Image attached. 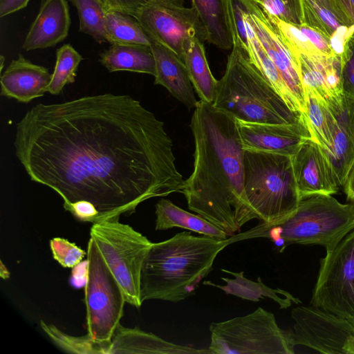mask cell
I'll return each mask as SVG.
<instances>
[{"label": "cell", "instance_id": "obj_1", "mask_svg": "<svg viewBox=\"0 0 354 354\" xmlns=\"http://www.w3.org/2000/svg\"><path fill=\"white\" fill-rule=\"evenodd\" d=\"M14 147L32 181L64 206L92 203L100 222L183 189L164 122L129 95L36 104L17 123Z\"/></svg>", "mask_w": 354, "mask_h": 354}, {"label": "cell", "instance_id": "obj_2", "mask_svg": "<svg viewBox=\"0 0 354 354\" xmlns=\"http://www.w3.org/2000/svg\"><path fill=\"white\" fill-rule=\"evenodd\" d=\"M193 171L182 193L188 208L232 236L258 218L244 189V149L237 120L199 100L190 122Z\"/></svg>", "mask_w": 354, "mask_h": 354}, {"label": "cell", "instance_id": "obj_3", "mask_svg": "<svg viewBox=\"0 0 354 354\" xmlns=\"http://www.w3.org/2000/svg\"><path fill=\"white\" fill-rule=\"evenodd\" d=\"M232 243L230 238L218 240L188 232L152 243L141 270V301L176 303L194 295L202 280L212 271L218 253Z\"/></svg>", "mask_w": 354, "mask_h": 354}, {"label": "cell", "instance_id": "obj_4", "mask_svg": "<svg viewBox=\"0 0 354 354\" xmlns=\"http://www.w3.org/2000/svg\"><path fill=\"white\" fill-rule=\"evenodd\" d=\"M212 105L238 120L260 123H295L304 116L292 111L252 63L234 38Z\"/></svg>", "mask_w": 354, "mask_h": 354}, {"label": "cell", "instance_id": "obj_5", "mask_svg": "<svg viewBox=\"0 0 354 354\" xmlns=\"http://www.w3.org/2000/svg\"><path fill=\"white\" fill-rule=\"evenodd\" d=\"M354 230V203L343 204L332 195L315 194L301 200L296 211L275 225L263 223L232 236L234 242L268 238L279 252L292 244L321 245L333 250Z\"/></svg>", "mask_w": 354, "mask_h": 354}, {"label": "cell", "instance_id": "obj_6", "mask_svg": "<svg viewBox=\"0 0 354 354\" xmlns=\"http://www.w3.org/2000/svg\"><path fill=\"white\" fill-rule=\"evenodd\" d=\"M243 165L245 195L258 219L275 225L296 211L301 198L292 156L244 150Z\"/></svg>", "mask_w": 354, "mask_h": 354}, {"label": "cell", "instance_id": "obj_7", "mask_svg": "<svg viewBox=\"0 0 354 354\" xmlns=\"http://www.w3.org/2000/svg\"><path fill=\"white\" fill-rule=\"evenodd\" d=\"M212 354H293L290 329L277 324L274 315L261 307L209 326Z\"/></svg>", "mask_w": 354, "mask_h": 354}, {"label": "cell", "instance_id": "obj_8", "mask_svg": "<svg viewBox=\"0 0 354 354\" xmlns=\"http://www.w3.org/2000/svg\"><path fill=\"white\" fill-rule=\"evenodd\" d=\"M90 237L118 282L126 302L139 308L142 265L152 244L145 236L118 221L93 224Z\"/></svg>", "mask_w": 354, "mask_h": 354}, {"label": "cell", "instance_id": "obj_9", "mask_svg": "<svg viewBox=\"0 0 354 354\" xmlns=\"http://www.w3.org/2000/svg\"><path fill=\"white\" fill-rule=\"evenodd\" d=\"M84 285L87 334L107 347L123 315V292L92 238L87 246Z\"/></svg>", "mask_w": 354, "mask_h": 354}, {"label": "cell", "instance_id": "obj_10", "mask_svg": "<svg viewBox=\"0 0 354 354\" xmlns=\"http://www.w3.org/2000/svg\"><path fill=\"white\" fill-rule=\"evenodd\" d=\"M310 304L354 324V230L320 259Z\"/></svg>", "mask_w": 354, "mask_h": 354}, {"label": "cell", "instance_id": "obj_11", "mask_svg": "<svg viewBox=\"0 0 354 354\" xmlns=\"http://www.w3.org/2000/svg\"><path fill=\"white\" fill-rule=\"evenodd\" d=\"M148 36L168 47L184 62V44L189 37L207 41V31L195 10L184 0H151L135 16Z\"/></svg>", "mask_w": 354, "mask_h": 354}, {"label": "cell", "instance_id": "obj_12", "mask_svg": "<svg viewBox=\"0 0 354 354\" xmlns=\"http://www.w3.org/2000/svg\"><path fill=\"white\" fill-rule=\"evenodd\" d=\"M290 329L295 346L326 354H354V324L313 305L291 310Z\"/></svg>", "mask_w": 354, "mask_h": 354}, {"label": "cell", "instance_id": "obj_13", "mask_svg": "<svg viewBox=\"0 0 354 354\" xmlns=\"http://www.w3.org/2000/svg\"><path fill=\"white\" fill-rule=\"evenodd\" d=\"M243 1L245 18L284 81L295 111L308 120L306 95L295 57L266 12L252 0Z\"/></svg>", "mask_w": 354, "mask_h": 354}, {"label": "cell", "instance_id": "obj_14", "mask_svg": "<svg viewBox=\"0 0 354 354\" xmlns=\"http://www.w3.org/2000/svg\"><path fill=\"white\" fill-rule=\"evenodd\" d=\"M244 150L292 156L312 136L308 122L260 123L238 120Z\"/></svg>", "mask_w": 354, "mask_h": 354}, {"label": "cell", "instance_id": "obj_15", "mask_svg": "<svg viewBox=\"0 0 354 354\" xmlns=\"http://www.w3.org/2000/svg\"><path fill=\"white\" fill-rule=\"evenodd\" d=\"M292 164L301 200L315 194L333 195L339 185L319 145L305 141L292 156Z\"/></svg>", "mask_w": 354, "mask_h": 354}, {"label": "cell", "instance_id": "obj_16", "mask_svg": "<svg viewBox=\"0 0 354 354\" xmlns=\"http://www.w3.org/2000/svg\"><path fill=\"white\" fill-rule=\"evenodd\" d=\"M295 57L305 95L327 102L343 95L341 56L296 53Z\"/></svg>", "mask_w": 354, "mask_h": 354}, {"label": "cell", "instance_id": "obj_17", "mask_svg": "<svg viewBox=\"0 0 354 354\" xmlns=\"http://www.w3.org/2000/svg\"><path fill=\"white\" fill-rule=\"evenodd\" d=\"M52 73L43 66L31 62L19 54L1 73V96L28 103L48 92Z\"/></svg>", "mask_w": 354, "mask_h": 354}, {"label": "cell", "instance_id": "obj_18", "mask_svg": "<svg viewBox=\"0 0 354 354\" xmlns=\"http://www.w3.org/2000/svg\"><path fill=\"white\" fill-rule=\"evenodd\" d=\"M150 48L156 63L154 84L165 87L187 108H195L198 101L184 62L172 50L152 39Z\"/></svg>", "mask_w": 354, "mask_h": 354}, {"label": "cell", "instance_id": "obj_19", "mask_svg": "<svg viewBox=\"0 0 354 354\" xmlns=\"http://www.w3.org/2000/svg\"><path fill=\"white\" fill-rule=\"evenodd\" d=\"M71 25L66 0H48L39 12L25 38L26 51L52 47L64 40Z\"/></svg>", "mask_w": 354, "mask_h": 354}, {"label": "cell", "instance_id": "obj_20", "mask_svg": "<svg viewBox=\"0 0 354 354\" xmlns=\"http://www.w3.org/2000/svg\"><path fill=\"white\" fill-rule=\"evenodd\" d=\"M212 354L207 349H198L174 344L138 327L127 328L120 324L108 348L107 354Z\"/></svg>", "mask_w": 354, "mask_h": 354}, {"label": "cell", "instance_id": "obj_21", "mask_svg": "<svg viewBox=\"0 0 354 354\" xmlns=\"http://www.w3.org/2000/svg\"><path fill=\"white\" fill-rule=\"evenodd\" d=\"M221 271L231 274L233 278L221 277V279L225 282V285L216 284L211 281H204L203 285L217 288L227 295L252 301L269 299L276 302L281 309L288 308L292 304L301 303L298 297H294L288 291L266 286L260 277L257 281H252L245 277L243 271L236 272L226 269H221Z\"/></svg>", "mask_w": 354, "mask_h": 354}, {"label": "cell", "instance_id": "obj_22", "mask_svg": "<svg viewBox=\"0 0 354 354\" xmlns=\"http://www.w3.org/2000/svg\"><path fill=\"white\" fill-rule=\"evenodd\" d=\"M155 214L156 230L179 227L218 240L227 239L223 230L207 220L184 210L168 199L161 198L158 201Z\"/></svg>", "mask_w": 354, "mask_h": 354}, {"label": "cell", "instance_id": "obj_23", "mask_svg": "<svg viewBox=\"0 0 354 354\" xmlns=\"http://www.w3.org/2000/svg\"><path fill=\"white\" fill-rule=\"evenodd\" d=\"M100 62L109 72L130 71L153 75L156 63L150 46L114 44L100 54Z\"/></svg>", "mask_w": 354, "mask_h": 354}, {"label": "cell", "instance_id": "obj_24", "mask_svg": "<svg viewBox=\"0 0 354 354\" xmlns=\"http://www.w3.org/2000/svg\"><path fill=\"white\" fill-rule=\"evenodd\" d=\"M207 34V41L223 50L232 49L233 34L227 0H191Z\"/></svg>", "mask_w": 354, "mask_h": 354}, {"label": "cell", "instance_id": "obj_25", "mask_svg": "<svg viewBox=\"0 0 354 354\" xmlns=\"http://www.w3.org/2000/svg\"><path fill=\"white\" fill-rule=\"evenodd\" d=\"M184 63L200 100L212 104L218 81L212 75L205 55L203 41L189 37L184 44Z\"/></svg>", "mask_w": 354, "mask_h": 354}, {"label": "cell", "instance_id": "obj_26", "mask_svg": "<svg viewBox=\"0 0 354 354\" xmlns=\"http://www.w3.org/2000/svg\"><path fill=\"white\" fill-rule=\"evenodd\" d=\"M300 1L303 24L328 38L334 53L341 56L346 41L354 31V26L342 24L333 13L315 0Z\"/></svg>", "mask_w": 354, "mask_h": 354}, {"label": "cell", "instance_id": "obj_27", "mask_svg": "<svg viewBox=\"0 0 354 354\" xmlns=\"http://www.w3.org/2000/svg\"><path fill=\"white\" fill-rule=\"evenodd\" d=\"M266 13L277 27L292 54L301 53L327 56L336 55L332 49L330 40L321 32L304 24L295 25L286 23L267 12Z\"/></svg>", "mask_w": 354, "mask_h": 354}, {"label": "cell", "instance_id": "obj_28", "mask_svg": "<svg viewBox=\"0 0 354 354\" xmlns=\"http://www.w3.org/2000/svg\"><path fill=\"white\" fill-rule=\"evenodd\" d=\"M106 34L107 42L111 44H151L150 37L137 19L119 11L107 10Z\"/></svg>", "mask_w": 354, "mask_h": 354}, {"label": "cell", "instance_id": "obj_29", "mask_svg": "<svg viewBox=\"0 0 354 354\" xmlns=\"http://www.w3.org/2000/svg\"><path fill=\"white\" fill-rule=\"evenodd\" d=\"M76 8L80 30L99 43L107 42L106 9L102 0H69Z\"/></svg>", "mask_w": 354, "mask_h": 354}, {"label": "cell", "instance_id": "obj_30", "mask_svg": "<svg viewBox=\"0 0 354 354\" xmlns=\"http://www.w3.org/2000/svg\"><path fill=\"white\" fill-rule=\"evenodd\" d=\"M82 56L70 44H64L56 53V63L48 92L59 95L64 87L74 83Z\"/></svg>", "mask_w": 354, "mask_h": 354}, {"label": "cell", "instance_id": "obj_31", "mask_svg": "<svg viewBox=\"0 0 354 354\" xmlns=\"http://www.w3.org/2000/svg\"><path fill=\"white\" fill-rule=\"evenodd\" d=\"M43 330L53 342L62 350L77 354H107V347L93 340L87 333L76 337L61 331L53 324L41 320Z\"/></svg>", "mask_w": 354, "mask_h": 354}, {"label": "cell", "instance_id": "obj_32", "mask_svg": "<svg viewBox=\"0 0 354 354\" xmlns=\"http://www.w3.org/2000/svg\"><path fill=\"white\" fill-rule=\"evenodd\" d=\"M50 247L53 258L64 268H73L82 262L87 254L74 243L59 237L52 239Z\"/></svg>", "mask_w": 354, "mask_h": 354}, {"label": "cell", "instance_id": "obj_33", "mask_svg": "<svg viewBox=\"0 0 354 354\" xmlns=\"http://www.w3.org/2000/svg\"><path fill=\"white\" fill-rule=\"evenodd\" d=\"M341 66L342 93L354 101V31L344 45Z\"/></svg>", "mask_w": 354, "mask_h": 354}, {"label": "cell", "instance_id": "obj_34", "mask_svg": "<svg viewBox=\"0 0 354 354\" xmlns=\"http://www.w3.org/2000/svg\"><path fill=\"white\" fill-rule=\"evenodd\" d=\"M254 2L266 12L286 23L303 24L302 15L284 0H259Z\"/></svg>", "mask_w": 354, "mask_h": 354}, {"label": "cell", "instance_id": "obj_35", "mask_svg": "<svg viewBox=\"0 0 354 354\" xmlns=\"http://www.w3.org/2000/svg\"><path fill=\"white\" fill-rule=\"evenodd\" d=\"M347 26H354L349 0H315Z\"/></svg>", "mask_w": 354, "mask_h": 354}, {"label": "cell", "instance_id": "obj_36", "mask_svg": "<svg viewBox=\"0 0 354 354\" xmlns=\"http://www.w3.org/2000/svg\"><path fill=\"white\" fill-rule=\"evenodd\" d=\"M64 208L80 221L89 222L93 224L100 222L97 210L92 203L88 201H77L64 206Z\"/></svg>", "mask_w": 354, "mask_h": 354}, {"label": "cell", "instance_id": "obj_37", "mask_svg": "<svg viewBox=\"0 0 354 354\" xmlns=\"http://www.w3.org/2000/svg\"><path fill=\"white\" fill-rule=\"evenodd\" d=\"M151 0H102L106 10H115L135 16Z\"/></svg>", "mask_w": 354, "mask_h": 354}, {"label": "cell", "instance_id": "obj_38", "mask_svg": "<svg viewBox=\"0 0 354 354\" xmlns=\"http://www.w3.org/2000/svg\"><path fill=\"white\" fill-rule=\"evenodd\" d=\"M30 0H0V17H3L24 8Z\"/></svg>", "mask_w": 354, "mask_h": 354}, {"label": "cell", "instance_id": "obj_39", "mask_svg": "<svg viewBox=\"0 0 354 354\" xmlns=\"http://www.w3.org/2000/svg\"><path fill=\"white\" fill-rule=\"evenodd\" d=\"M87 274V260L80 262L73 268L71 273V285L80 288L85 285Z\"/></svg>", "mask_w": 354, "mask_h": 354}, {"label": "cell", "instance_id": "obj_40", "mask_svg": "<svg viewBox=\"0 0 354 354\" xmlns=\"http://www.w3.org/2000/svg\"><path fill=\"white\" fill-rule=\"evenodd\" d=\"M343 187L347 200L354 203V165L350 170Z\"/></svg>", "mask_w": 354, "mask_h": 354}, {"label": "cell", "instance_id": "obj_41", "mask_svg": "<svg viewBox=\"0 0 354 354\" xmlns=\"http://www.w3.org/2000/svg\"><path fill=\"white\" fill-rule=\"evenodd\" d=\"M252 1H259V0H252ZM287 3H288L293 8H295L297 11L300 12L301 15V1L300 0H284Z\"/></svg>", "mask_w": 354, "mask_h": 354}, {"label": "cell", "instance_id": "obj_42", "mask_svg": "<svg viewBox=\"0 0 354 354\" xmlns=\"http://www.w3.org/2000/svg\"><path fill=\"white\" fill-rule=\"evenodd\" d=\"M0 277L3 279H6L10 277V272L1 261L0 266Z\"/></svg>", "mask_w": 354, "mask_h": 354}, {"label": "cell", "instance_id": "obj_43", "mask_svg": "<svg viewBox=\"0 0 354 354\" xmlns=\"http://www.w3.org/2000/svg\"><path fill=\"white\" fill-rule=\"evenodd\" d=\"M349 4L351 10L352 16L354 20V0H349Z\"/></svg>", "mask_w": 354, "mask_h": 354}, {"label": "cell", "instance_id": "obj_44", "mask_svg": "<svg viewBox=\"0 0 354 354\" xmlns=\"http://www.w3.org/2000/svg\"><path fill=\"white\" fill-rule=\"evenodd\" d=\"M5 58L3 55H1V73H2Z\"/></svg>", "mask_w": 354, "mask_h": 354}, {"label": "cell", "instance_id": "obj_45", "mask_svg": "<svg viewBox=\"0 0 354 354\" xmlns=\"http://www.w3.org/2000/svg\"><path fill=\"white\" fill-rule=\"evenodd\" d=\"M48 0H41V5H43L44 3H46Z\"/></svg>", "mask_w": 354, "mask_h": 354}]
</instances>
